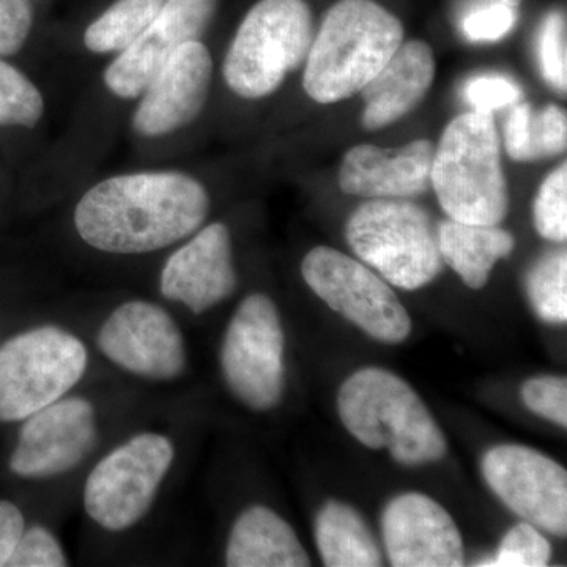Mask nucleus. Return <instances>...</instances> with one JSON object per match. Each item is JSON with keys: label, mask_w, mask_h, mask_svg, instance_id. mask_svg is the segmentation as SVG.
Returning <instances> with one entry per match:
<instances>
[{"label": "nucleus", "mask_w": 567, "mask_h": 567, "mask_svg": "<svg viewBox=\"0 0 567 567\" xmlns=\"http://www.w3.org/2000/svg\"><path fill=\"white\" fill-rule=\"evenodd\" d=\"M537 234L554 244L567 238V164L563 163L540 185L533 205Z\"/></svg>", "instance_id": "obj_28"}, {"label": "nucleus", "mask_w": 567, "mask_h": 567, "mask_svg": "<svg viewBox=\"0 0 567 567\" xmlns=\"http://www.w3.org/2000/svg\"><path fill=\"white\" fill-rule=\"evenodd\" d=\"M212 80V52L203 41L182 44L141 93L133 132L156 140L192 125L207 104Z\"/></svg>", "instance_id": "obj_14"}, {"label": "nucleus", "mask_w": 567, "mask_h": 567, "mask_svg": "<svg viewBox=\"0 0 567 567\" xmlns=\"http://www.w3.org/2000/svg\"><path fill=\"white\" fill-rule=\"evenodd\" d=\"M520 0H488L465 14L462 33L473 43H494L513 31Z\"/></svg>", "instance_id": "obj_30"}, {"label": "nucleus", "mask_w": 567, "mask_h": 567, "mask_svg": "<svg viewBox=\"0 0 567 567\" xmlns=\"http://www.w3.org/2000/svg\"><path fill=\"white\" fill-rule=\"evenodd\" d=\"M525 290L533 311L543 322H567V252L555 249L544 254L527 274Z\"/></svg>", "instance_id": "obj_25"}, {"label": "nucleus", "mask_w": 567, "mask_h": 567, "mask_svg": "<svg viewBox=\"0 0 567 567\" xmlns=\"http://www.w3.org/2000/svg\"><path fill=\"white\" fill-rule=\"evenodd\" d=\"M551 546L539 528L528 522L514 525L499 543L494 558L477 566L546 567L550 565Z\"/></svg>", "instance_id": "obj_27"}, {"label": "nucleus", "mask_w": 567, "mask_h": 567, "mask_svg": "<svg viewBox=\"0 0 567 567\" xmlns=\"http://www.w3.org/2000/svg\"><path fill=\"white\" fill-rule=\"evenodd\" d=\"M404 41V25L374 0H341L328 11L306 59L305 92L320 104L363 91Z\"/></svg>", "instance_id": "obj_2"}, {"label": "nucleus", "mask_w": 567, "mask_h": 567, "mask_svg": "<svg viewBox=\"0 0 567 567\" xmlns=\"http://www.w3.org/2000/svg\"><path fill=\"white\" fill-rule=\"evenodd\" d=\"M33 28L32 0H0V58H13Z\"/></svg>", "instance_id": "obj_34"}, {"label": "nucleus", "mask_w": 567, "mask_h": 567, "mask_svg": "<svg viewBox=\"0 0 567 567\" xmlns=\"http://www.w3.org/2000/svg\"><path fill=\"white\" fill-rule=\"evenodd\" d=\"M525 406L544 420L567 427V380L565 377L537 375L522 385Z\"/></svg>", "instance_id": "obj_31"}, {"label": "nucleus", "mask_w": 567, "mask_h": 567, "mask_svg": "<svg viewBox=\"0 0 567 567\" xmlns=\"http://www.w3.org/2000/svg\"><path fill=\"white\" fill-rule=\"evenodd\" d=\"M25 529L24 516L13 503L0 499V566H6Z\"/></svg>", "instance_id": "obj_35"}, {"label": "nucleus", "mask_w": 567, "mask_h": 567, "mask_svg": "<svg viewBox=\"0 0 567 567\" xmlns=\"http://www.w3.org/2000/svg\"><path fill=\"white\" fill-rule=\"evenodd\" d=\"M342 424L365 447L390 451L404 466L435 464L447 442L423 399L401 377L364 368L342 383L338 393Z\"/></svg>", "instance_id": "obj_3"}, {"label": "nucleus", "mask_w": 567, "mask_h": 567, "mask_svg": "<svg viewBox=\"0 0 567 567\" xmlns=\"http://www.w3.org/2000/svg\"><path fill=\"white\" fill-rule=\"evenodd\" d=\"M566 17L554 10L544 18L537 32V61L544 80L558 93L567 91Z\"/></svg>", "instance_id": "obj_29"}, {"label": "nucleus", "mask_w": 567, "mask_h": 567, "mask_svg": "<svg viewBox=\"0 0 567 567\" xmlns=\"http://www.w3.org/2000/svg\"><path fill=\"white\" fill-rule=\"evenodd\" d=\"M174 457L167 436H133L92 470L84 487L85 513L107 532L134 527L151 511Z\"/></svg>", "instance_id": "obj_8"}, {"label": "nucleus", "mask_w": 567, "mask_h": 567, "mask_svg": "<svg viewBox=\"0 0 567 567\" xmlns=\"http://www.w3.org/2000/svg\"><path fill=\"white\" fill-rule=\"evenodd\" d=\"M431 185L447 218L498 226L509 212V189L494 114L466 112L446 126L434 151Z\"/></svg>", "instance_id": "obj_4"}, {"label": "nucleus", "mask_w": 567, "mask_h": 567, "mask_svg": "<svg viewBox=\"0 0 567 567\" xmlns=\"http://www.w3.org/2000/svg\"><path fill=\"white\" fill-rule=\"evenodd\" d=\"M237 289L233 237L229 227L212 223L200 227L164 264L159 290L194 315L223 303Z\"/></svg>", "instance_id": "obj_17"}, {"label": "nucleus", "mask_w": 567, "mask_h": 567, "mask_svg": "<svg viewBox=\"0 0 567 567\" xmlns=\"http://www.w3.org/2000/svg\"><path fill=\"white\" fill-rule=\"evenodd\" d=\"M100 350L130 374L169 382L185 371L181 328L162 306L134 300L114 309L100 330Z\"/></svg>", "instance_id": "obj_12"}, {"label": "nucleus", "mask_w": 567, "mask_h": 567, "mask_svg": "<svg viewBox=\"0 0 567 567\" xmlns=\"http://www.w3.org/2000/svg\"><path fill=\"white\" fill-rule=\"evenodd\" d=\"M166 0H117L84 32V47L93 54H118L147 31Z\"/></svg>", "instance_id": "obj_24"}, {"label": "nucleus", "mask_w": 567, "mask_h": 567, "mask_svg": "<svg viewBox=\"0 0 567 567\" xmlns=\"http://www.w3.org/2000/svg\"><path fill=\"white\" fill-rule=\"evenodd\" d=\"M230 567H308L303 544L275 511L251 506L235 520L226 548Z\"/></svg>", "instance_id": "obj_20"}, {"label": "nucleus", "mask_w": 567, "mask_h": 567, "mask_svg": "<svg viewBox=\"0 0 567 567\" xmlns=\"http://www.w3.org/2000/svg\"><path fill=\"white\" fill-rule=\"evenodd\" d=\"M87 349L70 331L44 324L0 347V423H18L54 404L87 369Z\"/></svg>", "instance_id": "obj_7"}, {"label": "nucleus", "mask_w": 567, "mask_h": 567, "mask_svg": "<svg viewBox=\"0 0 567 567\" xmlns=\"http://www.w3.org/2000/svg\"><path fill=\"white\" fill-rule=\"evenodd\" d=\"M386 557L394 567H461L465 548L445 507L420 492L388 502L382 513Z\"/></svg>", "instance_id": "obj_16"}, {"label": "nucleus", "mask_w": 567, "mask_h": 567, "mask_svg": "<svg viewBox=\"0 0 567 567\" xmlns=\"http://www.w3.org/2000/svg\"><path fill=\"white\" fill-rule=\"evenodd\" d=\"M69 565L58 537L50 529H24L6 566L10 567H63Z\"/></svg>", "instance_id": "obj_33"}, {"label": "nucleus", "mask_w": 567, "mask_h": 567, "mask_svg": "<svg viewBox=\"0 0 567 567\" xmlns=\"http://www.w3.org/2000/svg\"><path fill=\"white\" fill-rule=\"evenodd\" d=\"M443 262L450 265L466 287L486 286L498 260L516 248L513 235L498 226H483L446 219L436 227Z\"/></svg>", "instance_id": "obj_21"}, {"label": "nucleus", "mask_w": 567, "mask_h": 567, "mask_svg": "<svg viewBox=\"0 0 567 567\" xmlns=\"http://www.w3.org/2000/svg\"><path fill=\"white\" fill-rule=\"evenodd\" d=\"M434 144L427 140L404 147L357 145L346 153L339 169L342 193L368 199H410L431 186Z\"/></svg>", "instance_id": "obj_18"}, {"label": "nucleus", "mask_w": 567, "mask_h": 567, "mask_svg": "<svg viewBox=\"0 0 567 567\" xmlns=\"http://www.w3.org/2000/svg\"><path fill=\"white\" fill-rule=\"evenodd\" d=\"M435 78L434 52L424 41L402 43L393 58L361 91V125L368 132L385 128L423 102Z\"/></svg>", "instance_id": "obj_19"}, {"label": "nucleus", "mask_w": 567, "mask_h": 567, "mask_svg": "<svg viewBox=\"0 0 567 567\" xmlns=\"http://www.w3.org/2000/svg\"><path fill=\"white\" fill-rule=\"evenodd\" d=\"M218 0H166L140 39L118 52L103 74L112 95L140 99L141 93L182 44L203 39L215 18Z\"/></svg>", "instance_id": "obj_15"}, {"label": "nucleus", "mask_w": 567, "mask_h": 567, "mask_svg": "<svg viewBox=\"0 0 567 567\" xmlns=\"http://www.w3.org/2000/svg\"><path fill=\"white\" fill-rule=\"evenodd\" d=\"M488 488L516 516L540 532L567 535V473L546 454L524 445L491 447L481 461Z\"/></svg>", "instance_id": "obj_11"}, {"label": "nucleus", "mask_w": 567, "mask_h": 567, "mask_svg": "<svg viewBox=\"0 0 567 567\" xmlns=\"http://www.w3.org/2000/svg\"><path fill=\"white\" fill-rule=\"evenodd\" d=\"M44 96L17 65L0 58V126L33 128L43 118Z\"/></svg>", "instance_id": "obj_26"}, {"label": "nucleus", "mask_w": 567, "mask_h": 567, "mask_svg": "<svg viewBox=\"0 0 567 567\" xmlns=\"http://www.w3.org/2000/svg\"><path fill=\"white\" fill-rule=\"evenodd\" d=\"M346 238L361 262L398 289H423L445 268L431 215L406 199L361 205L347 223Z\"/></svg>", "instance_id": "obj_6"}, {"label": "nucleus", "mask_w": 567, "mask_h": 567, "mask_svg": "<svg viewBox=\"0 0 567 567\" xmlns=\"http://www.w3.org/2000/svg\"><path fill=\"white\" fill-rule=\"evenodd\" d=\"M210 196L182 171L112 175L82 194L73 221L84 244L107 254L136 256L186 240L204 226Z\"/></svg>", "instance_id": "obj_1"}, {"label": "nucleus", "mask_w": 567, "mask_h": 567, "mask_svg": "<svg viewBox=\"0 0 567 567\" xmlns=\"http://www.w3.org/2000/svg\"><path fill=\"white\" fill-rule=\"evenodd\" d=\"M464 99L473 111L494 114L520 102L522 89L516 81L503 74H481L466 82Z\"/></svg>", "instance_id": "obj_32"}, {"label": "nucleus", "mask_w": 567, "mask_h": 567, "mask_svg": "<svg viewBox=\"0 0 567 567\" xmlns=\"http://www.w3.org/2000/svg\"><path fill=\"white\" fill-rule=\"evenodd\" d=\"M507 155L518 163L537 162L565 153L567 147L566 112L555 104L535 111L532 104H514L505 123Z\"/></svg>", "instance_id": "obj_23"}, {"label": "nucleus", "mask_w": 567, "mask_h": 567, "mask_svg": "<svg viewBox=\"0 0 567 567\" xmlns=\"http://www.w3.org/2000/svg\"><path fill=\"white\" fill-rule=\"evenodd\" d=\"M286 336L270 297L252 293L238 306L224 334L219 364L235 398L256 412L281 404Z\"/></svg>", "instance_id": "obj_9"}, {"label": "nucleus", "mask_w": 567, "mask_h": 567, "mask_svg": "<svg viewBox=\"0 0 567 567\" xmlns=\"http://www.w3.org/2000/svg\"><path fill=\"white\" fill-rule=\"evenodd\" d=\"M306 284L365 334L383 344H402L412 319L390 284L372 268L338 249L317 246L301 264Z\"/></svg>", "instance_id": "obj_10"}, {"label": "nucleus", "mask_w": 567, "mask_h": 567, "mask_svg": "<svg viewBox=\"0 0 567 567\" xmlns=\"http://www.w3.org/2000/svg\"><path fill=\"white\" fill-rule=\"evenodd\" d=\"M316 544L328 567H377L383 555L368 522L354 507L330 499L316 518Z\"/></svg>", "instance_id": "obj_22"}, {"label": "nucleus", "mask_w": 567, "mask_h": 567, "mask_svg": "<svg viewBox=\"0 0 567 567\" xmlns=\"http://www.w3.org/2000/svg\"><path fill=\"white\" fill-rule=\"evenodd\" d=\"M315 35L305 0H259L241 21L224 59L227 87L245 100L274 95L303 65Z\"/></svg>", "instance_id": "obj_5"}, {"label": "nucleus", "mask_w": 567, "mask_h": 567, "mask_svg": "<svg viewBox=\"0 0 567 567\" xmlns=\"http://www.w3.org/2000/svg\"><path fill=\"white\" fill-rule=\"evenodd\" d=\"M10 457L14 475L40 480L70 472L96 443V416L91 402L59 399L25 417Z\"/></svg>", "instance_id": "obj_13"}]
</instances>
